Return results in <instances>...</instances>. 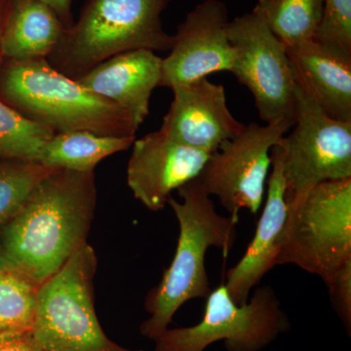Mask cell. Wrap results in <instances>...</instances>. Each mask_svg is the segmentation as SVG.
<instances>
[{
  "instance_id": "obj_1",
  "label": "cell",
  "mask_w": 351,
  "mask_h": 351,
  "mask_svg": "<svg viewBox=\"0 0 351 351\" xmlns=\"http://www.w3.org/2000/svg\"><path fill=\"white\" fill-rule=\"evenodd\" d=\"M96 204L95 171L51 172L0 228V269L40 287L87 243Z\"/></svg>"
},
{
  "instance_id": "obj_2",
  "label": "cell",
  "mask_w": 351,
  "mask_h": 351,
  "mask_svg": "<svg viewBox=\"0 0 351 351\" xmlns=\"http://www.w3.org/2000/svg\"><path fill=\"white\" fill-rule=\"evenodd\" d=\"M182 202L168 199L180 226L174 258L158 285L145 299L149 317L141 325L145 338L156 341L168 329L176 313L186 302L207 299L212 292L205 258L210 247L228 257L237 239L239 216L223 217L216 211L198 178L177 189Z\"/></svg>"
},
{
  "instance_id": "obj_3",
  "label": "cell",
  "mask_w": 351,
  "mask_h": 351,
  "mask_svg": "<svg viewBox=\"0 0 351 351\" xmlns=\"http://www.w3.org/2000/svg\"><path fill=\"white\" fill-rule=\"evenodd\" d=\"M0 99L55 133L88 131L135 137L138 129L121 108L60 73L46 59L4 60L0 66Z\"/></svg>"
},
{
  "instance_id": "obj_4",
  "label": "cell",
  "mask_w": 351,
  "mask_h": 351,
  "mask_svg": "<svg viewBox=\"0 0 351 351\" xmlns=\"http://www.w3.org/2000/svg\"><path fill=\"white\" fill-rule=\"evenodd\" d=\"M170 0H88L76 22L64 29L48 63L77 80L99 64L136 49L170 51L173 36L164 29Z\"/></svg>"
},
{
  "instance_id": "obj_5",
  "label": "cell",
  "mask_w": 351,
  "mask_h": 351,
  "mask_svg": "<svg viewBox=\"0 0 351 351\" xmlns=\"http://www.w3.org/2000/svg\"><path fill=\"white\" fill-rule=\"evenodd\" d=\"M97 256L86 243L38 288L31 337L43 351H126L108 338L94 306Z\"/></svg>"
},
{
  "instance_id": "obj_6",
  "label": "cell",
  "mask_w": 351,
  "mask_h": 351,
  "mask_svg": "<svg viewBox=\"0 0 351 351\" xmlns=\"http://www.w3.org/2000/svg\"><path fill=\"white\" fill-rule=\"evenodd\" d=\"M350 261L351 179L321 182L288 212L276 265H297L328 285Z\"/></svg>"
},
{
  "instance_id": "obj_7",
  "label": "cell",
  "mask_w": 351,
  "mask_h": 351,
  "mask_svg": "<svg viewBox=\"0 0 351 351\" xmlns=\"http://www.w3.org/2000/svg\"><path fill=\"white\" fill-rule=\"evenodd\" d=\"M292 127L276 145L288 212L321 182L351 179V122L328 115L298 80Z\"/></svg>"
},
{
  "instance_id": "obj_8",
  "label": "cell",
  "mask_w": 351,
  "mask_h": 351,
  "mask_svg": "<svg viewBox=\"0 0 351 351\" xmlns=\"http://www.w3.org/2000/svg\"><path fill=\"white\" fill-rule=\"evenodd\" d=\"M290 328L270 286L256 289L246 304H237L223 283L208 295L198 324L166 330L154 341V351H204L219 341H225L228 351H260Z\"/></svg>"
},
{
  "instance_id": "obj_9",
  "label": "cell",
  "mask_w": 351,
  "mask_h": 351,
  "mask_svg": "<svg viewBox=\"0 0 351 351\" xmlns=\"http://www.w3.org/2000/svg\"><path fill=\"white\" fill-rule=\"evenodd\" d=\"M293 124L291 120L281 119L265 125L256 122L244 125L239 135L210 154L198 176L208 195L216 196L233 216H239L242 209L256 216L262 207L271 166L270 152Z\"/></svg>"
},
{
  "instance_id": "obj_10",
  "label": "cell",
  "mask_w": 351,
  "mask_h": 351,
  "mask_svg": "<svg viewBox=\"0 0 351 351\" xmlns=\"http://www.w3.org/2000/svg\"><path fill=\"white\" fill-rule=\"evenodd\" d=\"M228 36L235 50L232 73L251 92L261 119L294 122L297 80L283 43L253 11L228 23Z\"/></svg>"
},
{
  "instance_id": "obj_11",
  "label": "cell",
  "mask_w": 351,
  "mask_h": 351,
  "mask_svg": "<svg viewBox=\"0 0 351 351\" xmlns=\"http://www.w3.org/2000/svg\"><path fill=\"white\" fill-rule=\"evenodd\" d=\"M228 12L221 0H204L186 14L162 59L159 86L186 84L219 71L232 73L235 50L228 36Z\"/></svg>"
},
{
  "instance_id": "obj_12",
  "label": "cell",
  "mask_w": 351,
  "mask_h": 351,
  "mask_svg": "<svg viewBox=\"0 0 351 351\" xmlns=\"http://www.w3.org/2000/svg\"><path fill=\"white\" fill-rule=\"evenodd\" d=\"M127 182L149 211H162L171 193L202 172L210 154L180 144L158 130L134 141Z\"/></svg>"
},
{
  "instance_id": "obj_13",
  "label": "cell",
  "mask_w": 351,
  "mask_h": 351,
  "mask_svg": "<svg viewBox=\"0 0 351 351\" xmlns=\"http://www.w3.org/2000/svg\"><path fill=\"white\" fill-rule=\"evenodd\" d=\"M172 91L174 99L159 130L176 142L213 154L243 129L228 107L223 85L206 77L176 85Z\"/></svg>"
},
{
  "instance_id": "obj_14",
  "label": "cell",
  "mask_w": 351,
  "mask_h": 351,
  "mask_svg": "<svg viewBox=\"0 0 351 351\" xmlns=\"http://www.w3.org/2000/svg\"><path fill=\"white\" fill-rule=\"evenodd\" d=\"M161 68L162 58L154 51L131 50L106 60L77 82L121 108L138 128L149 115L152 92L160 85Z\"/></svg>"
},
{
  "instance_id": "obj_15",
  "label": "cell",
  "mask_w": 351,
  "mask_h": 351,
  "mask_svg": "<svg viewBox=\"0 0 351 351\" xmlns=\"http://www.w3.org/2000/svg\"><path fill=\"white\" fill-rule=\"evenodd\" d=\"M270 156L271 172L267 182L269 191L257 230L243 257L228 270L226 276V287L237 304H246L252 289L276 267L281 235L287 219L285 181L276 147H272Z\"/></svg>"
},
{
  "instance_id": "obj_16",
  "label": "cell",
  "mask_w": 351,
  "mask_h": 351,
  "mask_svg": "<svg viewBox=\"0 0 351 351\" xmlns=\"http://www.w3.org/2000/svg\"><path fill=\"white\" fill-rule=\"evenodd\" d=\"M295 80L332 119L351 122V57L318 41L286 48Z\"/></svg>"
},
{
  "instance_id": "obj_17",
  "label": "cell",
  "mask_w": 351,
  "mask_h": 351,
  "mask_svg": "<svg viewBox=\"0 0 351 351\" xmlns=\"http://www.w3.org/2000/svg\"><path fill=\"white\" fill-rule=\"evenodd\" d=\"M64 29L54 11L41 0H13L2 34L4 60L47 59Z\"/></svg>"
},
{
  "instance_id": "obj_18",
  "label": "cell",
  "mask_w": 351,
  "mask_h": 351,
  "mask_svg": "<svg viewBox=\"0 0 351 351\" xmlns=\"http://www.w3.org/2000/svg\"><path fill=\"white\" fill-rule=\"evenodd\" d=\"M135 140V137L101 136L88 131L55 133L34 161L49 167L90 172L106 157L128 149Z\"/></svg>"
},
{
  "instance_id": "obj_19",
  "label": "cell",
  "mask_w": 351,
  "mask_h": 351,
  "mask_svg": "<svg viewBox=\"0 0 351 351\" xmlns=\"http://www.w3.org/2000/svg\"><path fill=\"white\" fill-rule=\"evenodd\" d=\"M253 12L289 48L315 38L322 22L324 0H258Z\"/></svg>"
},
{
  "instance_id": "obj_20",
  "label": "cell",
  "mask_w": 351,
  "mask_h": 351,
  "mask_svg": "<svg viewBox=\"0 0 351 351\" xmlns=\"http://www.w3.org/2000/svg\"><path fill=\"white\" fill-rule=\"evenodd\" d=\"M38 286L0 269V337L31 331Z\"/></svg>"
},
{
  "instance_id": "obj_21",
  "label": "cell",
  "mask_w": 351,
  "mask_h": 351,
  "mask_svg": "<svg viewBox=\"0 0 351 351\" xmlns=\"http://www.w3.org/2000/svg\"><path fill=\"white\" fill-rule=\"evenodd\" d=\"M55 169L27 159H0V228L19 211L39 182Z\"/></svg>"
},
{
  "instance_id": "obj_22",
  "label": "cell",
  "mask_w": 351,
  "mask_h": 351,
  "mask_svg": "<svg viewBox=\"0 0 351 351\" xmlns=\"http://www.w3.org/2000/svg\"><path fill=\"white\" fill-rule=\"evenodd\" d=\"M55 132L32 121L0 99V159L34 160Z\"/></svg>"
},
{
  "instance_id": "obj_23",
  "label": "cell",
  "mask_w": 351,
  "mask_h": 351,
  "mask_svg": "<svg viewBox=\"0 0 351 351\" xmlns=\"http://www.w3.org/2000/svg\"><path fill=\"white\" fill-rule=\"evenodd\" d=\"M314 40L351 57V0H324L322 22Z\"/></svg>"
},
{
  "instance_id": "obj_24",
  "label": "cell",
  "mask_w": 351,
  "mask_h": 351,
  "mask_svg": "<svg viewBox=\"0 0 351 351\" xmlns=\"http://www.w3.org/2000/svg\"><path fill=\"white\" fill-rule=\"evenodd\" d=\"M332 306L343 322L346 332H351V261L335 274L327 285Z\"/></svg>"
},
{
  "instance_id": "obj_25",
  "label": "cell",
  "mask_w": 351,
  "mask_h": 351,
  "mask_svg": "<svg viewBox=\"0 0 351 351\" xmlns=\"http://www.w3.org/2000/svg\"><path fill=\"white\" fill-rule=\"evenodd\" d=\"M0 351H43L31 337L29 332L12 336L0 337Z\"/></svg>"
},
{
  "instance_id": "obj_26",
  "label": "cell",
  "mask_w": 351,
  "mask_h": 351,
  "mask_svg": "<svg viewBox=\"0 0 351 351\" xmlns=\"http://www.w3.org/2000/svg\"><path fill=\"white\" fill-rule=\"evenodd\" d=\"M43 3L50 7L58 16L64 29H68L73 24L71 15V1L73 0H41Z\"/></svg>"
},
{
  "instance_id": "obj_27",
  "label": "cell",
  "mask_w": 351,
  "mask_h": 351,
  "mask_svg": "<svg viewBox=\"0 0 351 351\" xmlns=\"http://www.w3.org/2000/svg\"><path fill=\"white\" fill-rule=\"evenodd\" d=\"M12 1L13 0H0V66L4 61L1 49L2 34H3L4 27H5L7 17H8L9 11H10L11 5H12Z\"/></svg>"
},
{
  "instance_id": "obj_28",
  "label": "cell",
  "mask_w": 351,
  "mask_h": 351,
  "mask_svg": "<svg viewBox=\"0 0 351 351\" xmlns=\"http://www.w3.org/2000/svg\"><path fill=\"white\" fill-rule=\"evenodd\" d=\"M128 351H132V350H128ZM138 351H141V350H138Z\"/></svg>"
},
{
  "instance_id": "obj_29",
  "label": "cell",
  "mask_w": 351,
  "mask_h": 351,
  "mask_svg": "<svg viewBox=\"0 0 351 351\" xmlns=\"http://www.w3.org/2000/svg\"><path fill=\"white\" fill-rule=\"evenodd\" d=\"M126 351H128V350H127Z\"/></svg>"
}]
</instances>
